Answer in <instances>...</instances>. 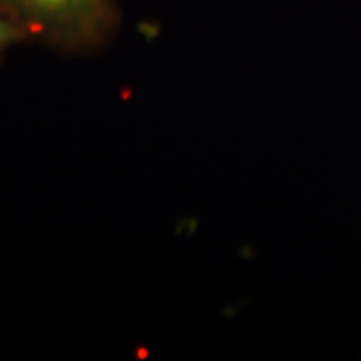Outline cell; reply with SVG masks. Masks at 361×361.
<instances>
[{
    "instance_id": "obj_1",
    "label": "cell",
    "mask_w": 361,
    "mask_h": 361,
    "mask_svg": "<svg viewBox=\"0 0 361 361\" xmlns=\"http://www.w3.org/2000/svg\"><path fill=\"white\" fill-rule=\"evenodd\" d=\"M0 11L29 37L64 52H90L116 32V0H0Z\"/></svg>"
},
{
    "instance_id": "obj_2",
    "label": "cell",
    "mask_w": 361,
    "mask_h": 361,
    "mask_svg": "<svg viewBox=\"0 0 361 361\" xmlns=\"http://www.w3.org/2000/svg\"><path fill=\"white\" fill-rule=\"evenodd\" d=\"M25 39H29L25 30L22 29L19 24H16L11 17H7L6 13L0 11V57L4 56V52H6L8 47H12V45L19 42H24Z\"/></svg>"
}]
</instances>
